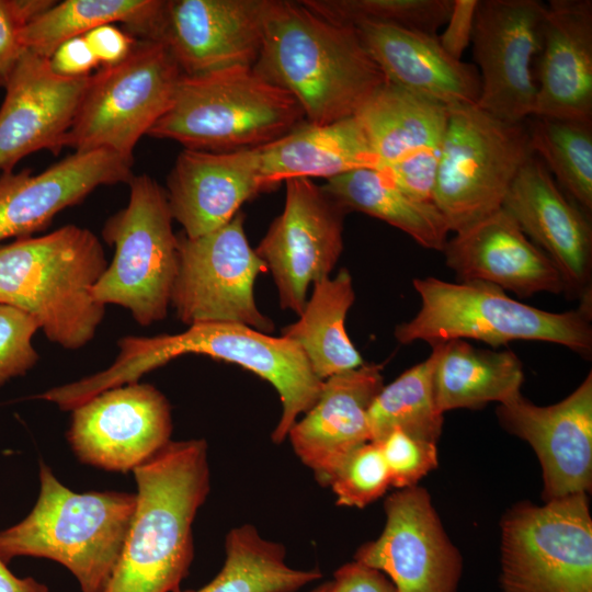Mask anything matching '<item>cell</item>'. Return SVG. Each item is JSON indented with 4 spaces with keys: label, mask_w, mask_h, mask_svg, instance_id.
Segmentation results:
<instances>
[{
    "label": "cell",
    "mask_w": 592,
    "mask_h": 592,
    "mask_svg": "<svg viewBox=\"0 0 592 592\" xmlns=\"http://www.w3.org/2000/svg\"><path fill=\"white\" fill-rule=\"evenodd\" d=\"M252 68L289 93L311 125L355 115L386 81L355 27L331 22L300 1L269 0Z\"/></svg>",
    "instance_id": "obj_1"
},
{
    "label": "cell",
    "mask_w": 592,
    "mask_h": 592,
    "mask_svg": "<svg viewBox=\"0 0 592 592\" xmlns=\"http://www.w3.org/2000/svg\"><path fill=\"white\" fill-rule=\"evenodd\" d=\"M133 473L135 512L103 592H177L193 561V522L210 489L207 443L170 441Z\"/></svg>",
    "instance_id": "obj_2"
},
{
    "label": "cell",
    "mask_w": 592,
    "mask_h": 592,
    "mask_svg": "<svg viewBox=\"0 0 592 592\" xmlns=\"http://www.w3.org/2000/svg\"><path fill=\"white\" fill-rule=\"evenodd\" d=\"M118 354L106 369L77 380L82 400L137 383L148 372L184 354H203L240 365L276 389L282 415L271 439L282 443L298 417L317 401L323 385L301 349L284 337H271L240 323L202 322L175 334L127 335L117 341Z\"/></svg>",
    "instance_id": "obj_3"
},
{
    "label": "cell",
    "mask_w": 592,
    "mask_h": 592,
    "mask_svg": "<svg viewBox=\"0 0 592 592\" xmlns=\"http://www.w3.org/2000/svg\"><path fill=\"white\" fill-rule=\"evenodd\" d=\"M107 267L99 238L66 225L0 248V304L35 319L46 338L67 350L88 344L105 306L92 289Z\"/></svg>",
    "instance_id": "obj_4"
},
{
    "label": "cell",
    "mask_w": 592,
    "mask_h": 592,
    "mask_svg": "<svg viewBox=\"0 0 592 592\" xmlns=\"http://www.w3.org/2000/svg\"><path fill=\"white\" fill-rule=\"evenodd\" d=\"M39 493L31 512L0 532V559L46 558L62 565L81 592H103L122 553L136 494L78 493L39 464Z\"/></svg>",
    "instance_id": "obj_5"
},
{
    "label": "cell",
    "mask_w": 592,
    "mask_h": 592,
    "mask_svg": "<svg viewBox=\"0 0 592 592\" xmlns=\"http://www.w3.org/2000/svg\"><path fill=\"white\" fill-rule=\"evenodd\" d=\"M306 123L296 100L252 67L181 75L172 102L148 132L184 149L229 152L264 146Z\"/></svg>",
    "instance_id": "obj_6"
},
{
    "label": "cell",
    "mask_w": 592,
    "mask_h": 592,
    "mask_svg": "<svg viewBox=\"0 0 592 592\" xmlns=\"http://www.w3.org/2000/svg\"><path fill=\"white\" fill-rule=\"evenodd\" d=\"M413 287L421 306L412 319L395 329V338L402 344L471 339L499 346L517 340L544 341L591 356V314L580 308L546 311L479 282L452 283L428 276L414 278Z\"/></svg>",
    "instance_id": "obj_7"
},
{
    "label": "cell",
    "mask_w": 592,
    "mask_h": 592,
    "mask_svg": "<svg viewBox=\"0 0 592 592\" xmlns=\"http://www.w3.org/2000/svg\"><path fill=\"white\" fill-rule=\"evenodd\" d=\"M532 156L526 121L505 122L477 105L449 109L433 194L449 230L462 231L502 208Z\"/></svg>",
    "instance_id": "obj_8"
},
{
    "label": "cell",
    "mask_w": 592,
    "mask_h": 592,
    "mask_svg": "<svg viewBox=\"0 0 592 592\" xmlns=\"http://www.w3.org/2000/svg\"><path fill=\"white\" fill-rule=\"evenodd\" d=\"M128 184L127 205L102 229L115 250L92 296L103 306L128 309L137 323L149 326L168 314L178 272V236L167 192L147 174L133 175Z\"/></svg>",
    "instance_id": "obj_9"
},
{
    "label": "cell",
    "mask_w": 592,
    "mask_h": 592,
    "mask_svg": "<svg viewBox=\"0 0 592 592\" xmlns=\"http://www.w3.org/2000/svg\"><path fill=\"white\" fill-rule=\"evenodd\" d=\"M181 75L164 43L137 39L124 60L91 73L64 147L107 149L133 163L135 146L169 109Z\"/></svg>",
    "instance_id": "obj_10"
},
{
    "label": "cell",
    "mask_w": 592,
    "mask_h": 592,
    "mask_svg": "<svg viewBox=\"0 0 592 592\" xmlns=\"http://www.w3.org/2000/svg\"><path fill=\"white\" fill-rule=\"evenodd\" d=\"M504 592H592V520L588 493L534 505L501 521Z\"/></svg>",
    "instance_id": "obj_11"
},
{
    "label": "cell",
    "mask_w": 592,
    "mask_h": 592,
    "mask_svg": "<svg viewBox=\"0 0 592 592\" xmlns=\"http://www.w3.org/2000/svg\"><path fill=\"white\" fill-rule=\"evenodd\" d=\"M178 259L170 306L183 323L231 322L264 333L274 329L254 300L255 278L266 265L249 244L243 213L201 237L178 236Z\"/></svg>",
    "instance_id": "obj_12"
},
{
    "label": "cell",
    "mask_w": 592,
    "mask_h": 592,
    "mask_svg": "<svg viewBox=\"0 0 592 592\" xmlns=\"http://www.w3.org/2000/svg\"><path fill=\"white\" fill-rule=\"evenodd\" d=\"M285 185L283 212L254 250L272 273L281 307L299 316L309 285L329 277L342 253L349 210L311 179Z\"/></svg>",
    "instance_id": "obj_13"
},
{
    "label": "cell",
    "mask_w": 592,
    "mask_h": 592,
    "mask_svg": "<svg viewBox=\"0 0 592 592\" xmlns=\"http://www.w3.org/2000/svg\"><path fill=\"white\" fill-rule=\"evenodd\" d=\"M546 11L539 0L478 1L471 38L478 107L510 123L533 115Z\"/></svg>",
    "instance_id": "obj_14"
},
{
    "label": "cell",
    "mask_w": 592,
    "mask_h": 592,
    "mask_svg": "<svg viewBox=\"0 0 592 592\" xmlns=\"http://www.w3.org/2000/svg\"><path fill=\"white\" fill-rule=\"evenodd\" d=\"M71 411L67 440L76 457L106 471H133L171 441L170 403L150 384L104 390Z\"/></svg>",
    "instance_id": "obj_15"
},
{
    "label": "cell",
    "mask_w": 592,
    "mask_h": 592,
    "mask_svg": "<svg viewBox=\"0 0 592 592\" xmlns=\"http://www.w3.org/2000/svg\"><path fill=\"white\" fill-rule=\"evenodd\" d=\"M385 527L354 560L384 573L398 592H457L462 557L445 533L429 492L417 486L384 503Z\"/></svg>",
    "instance_id": "obj_16"
},
{
    "label": "cell",
    "mask_w": 592,
    "mask_h": 592,
    "mask_svg": "<svg viewBox=\"0 0 592 592\" xmlns=\"http://www.w3.org/2000/svg\"><path fill=\"white\" fill-rule=\"evenodd\" d=\"M558 270L565 293L591 314L592 226L588 214L558 186L533 155L514 179L502 206Z\"/></svg>",
    "instance_id": "obj_17"
},
{
    "label": "cell",
    "mask_w": 592,
    "mask_h": 592,
    "mask_svg": "<svg viewBox=\"0 0 592 592\" xmlns=\"http://www.w3.org/2000/svg\"><path fill=\"white\" fill-rule=\"evenodd\" d=\"M497 415L503 429L526 441L537 454L545 502L591 490V372L555 405H534L520 392L499 403Z\"/></svg>",
    "instance_id": "obj_18"
},
{
    "label": "cell",
    "mask_w": 592,
    "mask_h": 592,
    "mask_svg": "<svg viewBox=\"0 0 592 592\" xmlns=\"http://www.w3.org/2000/svg\"><path fill=\"white\" fill-rule=\"evenodd\" d=\"M90 76H59L47 58L25 50L4 83L0 107L2 172L13 170L20 159L37 150L57 153L64 148Z\"/></svg>",
    "instance_id": "obj_19"
},
{
    "label": "cell",
    "mask_w": 592,
    "mask_h": 592,
    "mask_svg": "<svg viewBox=\"0 0 592 592\" xmlns=\"http://www.w3.org/2000/svg\"><path fill=\"white\" fill-rule=\"evenodd\" d=\"M269 0L168 2L161 37L183 75L253 67L263 39Z\"/></svg>",
    "instance_id": "obj_20"
},
{
    "label": "cell",
    "mask_w": 592,
    "mask_h": 592,
    "mask_svg": "<svg viewBox=\"0 0 592 592\" xmlns=\"http://www.w3.org/2000/svg\"><path fill=\"white\" fill-rule=\"evenodd\" d=\"M132 162L107 149L75 151L39 174L0 175V241L26 238L102 185L129 182Z\"/></svg>",
    "instance_id": "obj_21"
},
{
    "label": "cell",
    "mask_w": 592,
    "mask_h": 592,
    "mask_svg": "<svg viewBox=\"0 0 592 592\" xmlns=\"http://www.w3.org/2000/svg\"><path fill=\"white\" fill-rule=\"evenodd\" d=\"M460 282H479L521 297L565 293L551 260L534 244L502 207L455 232L442 251Z\"/></svg>",
    "instance_id": "obj_22"
},
{
    "label": "cell",
    "mask_w": 592,
    "mask_h": 592,
    "mask_svg": "<svg viewBox=\"0 0 592 592\" xmlns=\"http://www.w3.org/2000/svg\"><path fill=\"white\" fill-rule=\"evenodd\" d=\"M384 387L382 366L363 364L323 380L321 392L288 432L292 447L322 486L346 457L371 442L368 409Z\"/></svg>",
    "instance_id": "obj_23"
},
{
    "label": "cell",
    "mask_w": 592,
    "mask_h": 592,
    "mask_svg": "<svg viewBox=\"0 0 592 592\" xmlns=\"http://www.w3.org/2000/svg\"><path fill=\"white\" fill-rule=\"evenodd\" d=\"M172 218L189 238L212 232L264 191L258 148L229 152L184 149L168 177Z\"/></svg>",
    "instance_id": "obj_24"
},
{
    "label": "cell",
    "mask_w": 592,
    "mask_h": 592,
    "mask_svg": "<svg viewBox=\"0 0 592 592\" xmlns=\"http://www.w3.org/2000/svg\"><path fill=\"white\" fill-rule=\"evenodd\" d=\"M355 30L388 82L447 109L477 105L478 69L452 57L437 35L375 23Z\"/></svg>",
    "instance_id": "obj_25"
},
{
    "label": "cell",
    "mask_w": 592,
    "mask_h": 592,
    "mask_svg": "<svg viewBox=\"0 0 592 592\" xmlns=\"http://www.w3.org/2000/svg\"><path fill=\"white\" fill-rule=\"evenodd\" d=\"M536 78L532 116L592 122L591 0L549 1Z\"/></svg>",
    "instance_id": "obj_26"
},
{
    "label": "cell",
    "mask_w": 592,
    "mask_h": 592,
    "mask_svg": "<svg viewBox=\"0 0 592 592\" xmlns=\"http://www.w3.org/2000/svg\"><path fill=\"white\" fill-rule=\"evenodd\" d=\"M259 151L264 190L294 178L328 180L357 169H378L354 115L323 125L304 123Z\"/></svg>",
    "instance_id": "obj_27"
},
{
    "label": "cell",
    "mask_w": 592,
    "mask_h": 592,
    "mask_svg": "<svg viewBox=\"0 0 592 592\" xmlns=\"http://www.w3.org/2000/svg\"><path fill=\"white\" fill-rule=\"evenodd\" d=\"M449 109L387 80L358 109L378 169L441 151Z\"/></svg>",
    "instance_id": "obj_28"
},
{
    "label": "cell",
    "mask_w": 592,
    "mask_h": 592,
    "mask_svg": "<svg viewBox=\"0 0 592 592\" xmlns=\"http://www.w3.org/2000/svg\"><path fill=\"white\" fill-rule=\"evenodd\" d=\"M432 346L437 351L434 395L442 413L503 403L520 394L524 374L514 352L478 349L460 339Z\"/></svg>",
    "instance_id": "obj_29"
},
{
    "label": "cell",
    "mask_w": 592,
    "mask_h": 592,
    "mask_svg": "<svg viewBox=\"0 0 592 592\" xmlns=\"http://www.w3.org/2000/svg\"><path fill=\"white\" fill-rule=\"evenodd\" d=\"M168 2L164 0H65L56 2L23 29L26 50L49 59L64 42L114 22L139 39L161 41Z\"/></svg>",
    "instance_id": "obj_30"
},
{
    "label": "cell",
    "mask_w": 592,
    "mask_h": 592,
    "mask_svg": "<svg viewBox=\"0 0 592 592\" xmlns=\"http://www.w3.org/2000/svg\"><path fill=\"white\" fill-rule=\"evenodd\" d=\"M354 298L351 274L341 269L335 277L329 276L314 284L299 319L282 330V337L301 349L321 380L364 364L344 327Z\"/></svg>",
    "instance_id": "obj_31"
},
{
    "label": "cell",
    "mask_w": 592,
    "mask_h": 592,
    "mask_svg": "<svg viewBox=\"0 0 592 592\" xmlns=\"http://www.w3.org/2000/svg\"><path fill=\"white\" fill-rule=\"evenodd\" d=\"M322 187L349 212L358 210L384 220L420 246L443 251L451 230L435 204L411 197L380 169L353 170L328 179Z\"/></svg>",
    "instance_id": "obj_32"
},
{
    "label": "cell",
    "mask_w": 592,
    "mask_h": 592,
    "mask_svg": "<svg viewBox=\"0 0 592 592\" xmlns=\"http://www.w3.org/2000/svg\"><path fill=\"white\" fill-rule=\"evenodd\" d=\"M286 549L262 537L251 524L228 532L219 572L197 590L177 592H297L322 577L318 568L297 569L285 561Z\"/></svg>",
    "instance_id": "obj_33"
},
{
    "label": "cell",
    "mask_w": 592,
    "mask_h": 592,
    "mask_svg": "<svg viewBox=\"0 0 592 592\" xmlns=\"http://www.w3.org/2000/svg\"><path fill=\"white\" fill-rule=\"evenodd\" d=\"M437 351L384 386L367 414L371 442H380L392 430L437 444L443 428L433 386Z\"/></svg>",
    "instance_id": "obj_34"
},
{
    "label": "cell",
    "mask_w": 592,
    "mask_h": 592,
    "mask_svg": "<svg viewBox=\"0 0 592 592\" xmlns=\"http://www.w3.org/2000/svg\"><path fill=\"white\" fill-rule=\"evenodd\" d=\"M530 146L561 191L592 213V122L532 116Z\"/></svg>",
    "instance_id": "obj_35"
},
{
    "label": "cell",
    "mask_w": 592,
    "mask_h": 592,
    "mask_svg": "<svg viewBox=\"0 0 592 592\" xmlns=\"http://www.w3.org/2000/svg\"><path fill=\"white\" fill-rule=\"evenodd\" d=\"M305 7L338 24L396 25L437 35L449 15L453 0H304Z\"/></svg>",
    "instance_id": "obj_36"
},
{
    "label": "cell",
    "mask_w": 592,
    "mask_h": 592,
    "mask_svg": "<svg viewBox=\"0 0 592 592\" xmlns=\"http://www.w3.org/2000/svg\"><path fill=\"white\" fill-rule=\"evenodd\" d=\"M329 486L341 506L362 509L380 498L390 486V479L379 445L367 442L352 452Z\"/></svg>",
    "instance_id": "obj_37"
},
{
    "label": "cell",
    "mask_w": 592,
    "mask_h": 592,
    "mask_svg": "<svg viewBox=\"0 0 592 592\" xmlns=\"http://www.w3.org/2000/svg\"><path fill=\"white\" fill-rule=\"evenodd\" d=\"M390 486L403 489L417 486L419 480L437 467L435 443L415 439L401 430H392L380 442Z\"/></svg>",
    "instance_id": "obj_38"
},
{
    "label": "cell",
    "mask_w": 592,
    "mask_h": 592,
    "mask_svg": "<svg viewBox=\"0 0 592 592\" xmlns=\"http://www.w3.org/2000/svg\"><path fill=\"white\" fill-rule=\"evenodd\" d=\"M37 322L29 314L0 304V387L26 374L39 356L32 344Z\"/></svg>",
    "instance_id": "obj_39"
},
{
    "label": "cell",
    "mask_w": 592,
    "mask_h": 592,
    "mask_svg": "<svg viewBox=\"0 0 592 592\" xmlns=\"http://www.w3.org/2000/svg\"><path fill=\"white\" fill-rule=\"evenodd\" d=\"M50 0H0V84L4 86L25 48L23 29L53 5Z\"/></svg>",
    "instance_id": "obj_40"
},
{
    "label": "cell",
    "mask_w": 592,
    "mask_h": 592,
    "mask_svg": "<svg viewBox=\"0 0 592 592\" xmlns=\"http://www.w3.org/2000/svg\"><path fill=\"white\" fill-rule=\"evenodd\" d=\"M479 0H453L445 29L437 35L442 47L455 59H462L471 43Z\"/></svg>",
    "instance_id": "obj_41"
},
{
    "label": "cell",
    "mask_w": 592,
    "mask_h": 592,
    "mask_svg": "<svg viewBox=\"0 0 592 592\" xmlns=\"http://www.w3.org/2000/svg\"><path fill=\"white\" fill-rule=\"evenodd\" d=\"M83 37L102 67L124 60L137 42L133 35L112 24L99 26L86 33Z\"/></svg>",
    "instance_id": "obj_42"
},
{
    "label": "cell",
    "mask_w": 592,
    "mask_h": 592,
    "mask_svg": "<svg viewBox=\"0 0 592 592\" xmlns=\"http://www.w3.org/2000/svg\"><path fill=\"white\" fill-rule=\"evenodd\" d=\"M330 592H398L380 571L356 560L341 566L331 580Z\"/></svg>",
    "instance_id": "obj_43"
},
{
    "label": "cell",
    "mask_w": 592,
    "mask_h": 592,
    "mask_svg": "<svg viewBox=\"0 0 592 592\" xmlns=\"http://www.w3.org/2000/svg\"><path fill=\"white\" fill-rule=\"evenodd\" d=\"M53 71L68 78L87 77L100 64L83 36L61 43L48 59Z\"/></svg>",
    "instance_id": "obj_44"
},
{
    "label": "cell",
    "mask_w": 592,
    "mask_h": 592,
    "mask_svg": "<svg viewBox=\"0 0 592 592\" xmlns=\"http://www.w3.org/2000/svg\"><path fill=\"white\" fill-rule=\"evenodd\" d=\"M0 592H49V590L46 584L32 577H16L0 559Z\"/></svg>",
    "instance_id": "obj_45"
},
{
    "label": "cell",
    "mask_w": 592,
    "mask_h": 592,
    "mask_svg": "<svg viewBox=\"0 0 592 592\" xmlns=\"http://www.w3.org/2000/svg\"><path fill=\"white\" fill-rule=\"evenodd\" d=\"M331 581H326L317 588L312 589L310 592H330Z\"/></svg>",
    "instance_id": "obj_46"
}]
</instances>
